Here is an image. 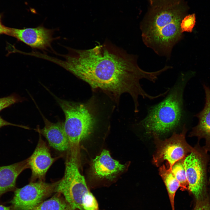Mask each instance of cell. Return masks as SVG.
Segmentation results:
<instances>
[{"label":"cell","instance_id":"obj_21","mask_svg":"<svg viewBox=\"0 0 210 210\" xmlns=\"http://www.w3.org/2000/svg\"><path fill=\"white\" fill-rule=\"evenodd\" d=\"M2 16V15L0 14V34H5L8 35L10 28L6 27L3 24L1 20Z\"/></svg>","mask_w":210,"mask_h":210},{"label":"cell","instance_id":"obj_17","mask_svg":"<svg viewBox=\"0 0 210 210\" xmlns=\"http://www.w3.org/2000/svg\"><path fill=\"white\" fill-rule=\"evenodd\" d=\"M184 159L176 162L172 166L171 169L172 173L179 182L182 190L188 189V186L183 164Z\"/></svg>","mask_w":210,"mask_h":210},{"label":"cell","instance_id":"obj_15","mask_svg":"<svg viewBox=\"0 0 210 210\" xmlns=\"http://www.w3.org/2000/svg\"><path fill=\"white\" fill-rule=\"evenodd\" d=\"M159 174L166 186L172 210H174V197L176 191L180 187L179 183L172 173V170L164 164L160 166Z\"/></svg>","mask_w":210,"mask_h":210},{"label":"cell","instance_id":"obj_11","mask_svg":"<svg viewBox=\"0 0 210 210\" xmlns=\"http://www.w3.org/2000/svg\"><path fill=\"white\" fill-rule=\"evenodd\" d=\"M92 169L98 178L112 180L126 168V165L120 164L111 156L109 152L104 150L93 160Z\"/></svg>","mask_w":210,"mask_h":210},{"label":"cell","instance_id":"obj_14","mask_svg":"<svg viewBox=\"0 0 210 210\" xmlns=\"http://www.w3.org/2000/svg\"><path fill=\"white\" fill-rule=\"evenodd\" d=\"M28 168L27 159L10 165L0 167V196L14 189L18 176Z\"/></svg>","mask_w":210,"mask_h":210},{"label":"cell","instance_id":"obj_4","mask_svg":"<svg viewBox=\"0 0 210 210\" xmlns=\"http://www.w3.org/2000/svg\"><path fill=\"white\" fill-rule=\"evenodd\" d=\"M56 97L65 116V131L69 141L70 154L78 156L80 143L92 132L97 119L91 104L76 103Z\"/></svg>","mask_w":210,"mask_h":210},{"label":"cell","instance_id":"obj_24","mask_svg":"<svg viewBox=\"0 0 210 210\" xmlns=\"http://www.w3.org/2000/svg\"><path fill=\"white\" fill-rule=\"evenodd\" d=\"M208 171L209 173V176L208 178V181H209V182H210V162L209 164Z\"/></svg>","mask_w":210,"mask_h":210},{"label":"cell","instance_id":"obj_1","mask_svg":"<svg viewBox=\"0 0 210 210\" xmlns=\"http://www.w3.org/2000/svg\"><path fill=\"white\" fill-rule=\"evenodd\" d=\"M65 60L58 64L88 83L93 89H99L118 102L123 94L131 96L134 111H139L138 98L154 99L155 97L143 89L140 80L146 79L154 83L160 70L145 71L138 64L137 56L108 41L86 50L69 48Z\"/></svg>","mask_w":210,"mask_h":210},{"label":"cell","instance_id":"obj_9","mask_svg":"<svg viewBox=\"0 0 210 210\" xmlns=\"http://www.w3.org/2000/svg\"><path fill=\"white\" fill-rule=\"evenodd\" d=\"M53 30L42 26L35 28L18 29L10 28L9 35L16 38L33 48L46 50L54 40Z\"/></svg>","mask_w":210,"mask_h":210},{"label":"cell","instance_id":"obj_22","mask_svg":"<svg viewBox=\"0 0 210 210\" xmlns=\"http://www.w3.org/2000/svg\"><path fill=\"white\" fill-rule=\"evenodd\" d=\"M6 125H13L20 126L18 125L12 124L5 120L0 116V128Z\"/></svg>","mask_w":210,"mask_h":210},{"label":"cell","instance_id":"obj_23","mask_svg":"<svg viewBox=\"0 0 210 210\" xmlns=\"http://www.w3.org/2000/svg\"><path fill=\"white\" fill-rule=\"evenodd\" d=\"M0 210H12L8 207L0 205Z\"/></svg>","mask_w":210,"mask_h":210},{"label":"cell","instance_id":"obj_13","mask_svg":"<svg viewBox=\"0 0 210 210\" xmlns=\"http://www.w3.org/2000/svg\"><path fill=\"white\" fill-rule=\"evenodd\" d=\"M44 126L37 129L40 134L47 140L50 145L60 151H66L70 148L69 141L65 131L64 123H52L43 117Z\"/></svg>","mask_w":210,"mask_h":210},{"label":"cell","instance_id":"obj_3","mask_svg":"<svg viewBox=\"0 0 210 210\" xmlns=\"http://www.w3.org/2000/svg\"><path fill=\"white\" fill-rule=\"evenodd\" d=\"M185 82L181 75L166 97L150 108L146 116L139 123L147 133L159 136L171 131L179 126L183 117Z\"/></svg>","mask_w":210,"mask_h":210},{"label":"cell","instance_id":"obj_20","mask_svg":"<svg viewBox=\"0 0 210 210\" xmlns=\"http://www.w3.org/2000/svg\"><path fill=\"white\" fill-rule=\"evenodd\" d=\"M194 210H210V203L207 200L199 201Z\"/></svg>","mask_w":210,"mask_h":210},{"label":"cell","instance_id":"obj_12","mask_svg":"<svg viewBox=\"0 0 210 210\" xmlns=\"http://www.w3.org/2000/svg\"><path fill=\"white\" fill-rule=\"evenodd\" d=\"M205 94V102L203 109L196 115L198 119L197 124L193 127L189 136H196L199 141L203 139L205 144L203 147L207 152L210 151V89L204 85Z\"/></svg>","mask_w":210,"mask_h":210},{"label":"cell","instance_id":"obj_6","mask_svg":"<svg viewBox=\"0 0 210 210\" xmlns=\"http://www.w3.org/2000/svg\"><path fill=\"white\" fill-rule=\"evenodd\" d=\"M187 131L186 125H183L182 131L179 134L174 132L168 139L162 140L155 134L152 135L156 143V150L153 156V163L157 167L161 166L164 161L166 165L172 169L173 165L177 161L184 159L195 150L188 144L186 139Z\"/></svg>","mask_w":210,"mask_h":210},{"label":"cell","instance_id":"obj_5","mask_svg":"<svg viewBox=\"0 0 210 210\" xmlns=\"http://www.w3.org/2000/svg\"><path fill=\"white\" fill-rule=\"evenodd\" d=\"M76 158L70 155L65 163L64 176L57 182L55 191L61 194L71 210H83L87 199L93 196L79 170Z\"/></svg>","mask_w":210,"mask_h":210},{"label":"cell","instance_id":"obj_7","mask_svg":"<svg viewBox=\"0 0 210 210\" xmlns=\"http://www.w3.org/2000/svg\"><path fill=\"white\" fill-rule=\"evenodd\" d=\"M195 150L184 159L183 164L188 183V189L197 199L202 197L208 182L207 167L210 157L199 143Z\"/></svg>","mask_w":210,"mask_h":210},{"label":"cell","instance_id":"obj_19","mask_svg":"<svg viewBox=\"0 0 210 210\" xmlns=\"http://www.w3.org/2000/svg\"><path fill=\"white\" fill-rule=\"evenodd\" d=\"M18 99L14 96L0 98V111L3 109L18 102Z\"/></svg>","mask_w":210,"mask_h":210},{"label":"cell","instance_id":"obj_2","mask_svg":"<svg viewBox=\"0 0 210 210\" xmlns=\"http://www.w3.org/2000/svg\"><path fill=\"white\" fill-rule=\"evenodd\" d=\"M181 15L166 9L158 12L141 26L144 44L160 56L170 58L173 47L181 40Z\"/></svg>","mask_w":210,"mask_h":210},{"label":"cell","instance_id":"obj_10","mask_svg":"<svg viewBox=\"0 0 210 210\" xmlns=\"http://www.w3.org/2000/svg\"><path fill=\"white\" fill-rule=\"evenodd\" d=\"M32 170V182L43 181L48 170L56 159L52 157L49 149L40 136L32 155L28 159Z\"/></svg>","mask_w":210,"mask_h":210},{"label":"cell","instance_id":"obj_18","mask_svg":"<svg viewBox=\"0 0 210 210\" xmlns=\"http://www.w3.org/2000/svg\"><path fill=\"white\" fill-rule=\"evenodd\" d=\"M196 22V17L195 14L189 15L182 19L180 24L181 33L184 32H191Z\"/></svg>","mask_w":210,"mask_h":210},{"label":"cell","instance_id":"obj_8","mask_svg":"<svg viewBox=\"0 0 210 210\" xmlns=\"http://www.w3.org/2000/svg\"><path fill=\"white\" fill-rule=\"evenodd\" d=\"M57 182L48 183L43 181L31 182L16 189L10 201L15 210H32L43 200L55 191Z\"/></svg>","mask_w":210,"mask_h":210},{"label":"cell","instance_id":"obj_16","mask_svg":"<svg viewBox=\"0 0 210 210\" xmlns=\"http://www.w3.org/2000/svg\"><path fill=\"white\" fill-rule=\"evenodd\" d=\"M57 194L42 202L32 210H71L66 201L61 197L59 193Z\"/></svg>","mask_w":210,"mask_h":210}]
</instances>
